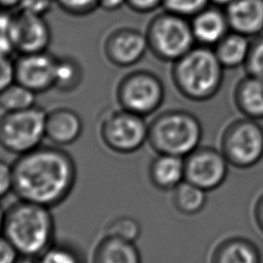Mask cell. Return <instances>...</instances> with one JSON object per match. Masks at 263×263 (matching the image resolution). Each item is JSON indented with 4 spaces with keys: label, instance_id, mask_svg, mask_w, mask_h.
Returning <instances> with one entry per match:
<instances>
[{
    "label": "cell",
    "instance_id": "cell-1",
    "mask_svg": "<svg viewBox=\"0 0 263 263\" xmlns=\"http://www.w3.org/2000/svg\"><path fill=\"white\" fill-rule=\"evenodd\" d=\"M13 189L18 199L49 209L63 203L77 180L73 157L59 146L40 145L13 161Z\"/></svg>",
    "mask_w": 263,
    "mask_h": 263
},
{
    "label": "cell",
    "instance_id": "cell-2",
    "mask_svg": "<svg viewBox=\"0 0 263 263\" xmlns=\"http://www.w3.org/2000/svg\"><path fill=\"white\" fill-rule=\"evenodd\" d=\"M54 219L50 209L18 199L5 210L2 235L20 255L39 257L54 242Z\"/></svg>",
    "mask_w": 263,
    "mask_h": 263
},
{
    "label": "cell",
    "instance_id": "cell-3",
    "mask_svg": "<svg viewBox=\"0 0 263 263\" xmlns=\"http://www.w3.org/2000/svg\"><path fill=\"white\" fill-rule=\"evenodd\" d=\"M172 64L173 83L184 98L205 102L219 92L225 69L212 47L195 44Z\"/></svg>",
    "mask_w": 263,
    "mask_h": 263
},
{
    "label": "cell",
    "instance_id": "cell-4",
    "mask_svg": "<svg viewBox=\"0 0 263 263\" xmlns=\"http://www.w3.org/2000/svg\"><path fill=\"white\" fill-rule=\"evenodd\" d=\"M202 138V125L191 112L181 109L166 110L148 123V144L160 154L186 157Z\"/></svg>",
    "mask_w": 263,
    "mask_h": 263
},
{
    "label": "cell",
    "instance_id": "cell-5",
    "mask_svg": "<svg viewBox=\"0 0 263 263\" xmlns=\"http://www.w3.org/2000/svg\"><path fill=\"white\" fill-rule=\"evenodd\" d=\"M145 33L149 50L163 62H176L196 44L190 18L167 10L153 16Z\"/></svg>",
    "mask_w": 263,
    "mask_h": 263
},
{
    "label": "cell",
    "instance_id": "cell-6",
    "mask_svg": "<svg viewBox=\"0 0 263 263\" xmlns=\"http://www.w3.org/2000/svg\"><path fill=\"white\" fill-rule=\"evenodd\" d=\"M46 112L34 106L0 116V147L16 156L39 147L45 138Z\"/></svg>",
    "mask_w": 263,
    "mask_h": 263
},
{
    "label": "cell",
    "instance_id": "cell-7",
    "mask_svg": "<svg viewBox=\"0 0 263 263\" xmlns=\"http://www.w3.org/2000/svg\"><path fill=\"white\" fill-rule=\"evenodd\" d=\"M221 151L229 164L250 168L263 158V127L257 120L243 117L230 122L221 137Z\"/></svg>",
    "mask_w": 263,
    "mask_h": 263
},
{
    "label": "cell",
    "instance_id": "cell-8",
    "mask_svg": "<svg viewBox=\"0 0 263 263\" xmlns=\"http://www.w3.org/2000/svg\"><path fill=\"white\" fill-rule=\"evenodd\" d=\"M165 88L162 80L148 70H137L126 74L118 83L116 99L123 110L146 117L162 105Z\"/></svg>",
    "mask_w": 263,
    "mask_h": 263
},
{
    "label": "cell",
    "instance_id": "cell-9",
    "mask_svg": "<svg viewBox=\"0 0 263 263\" xmlns=\"http://www.w3.org/2000/svg\"><path fill=\"white\" fill-rule=\"evenodd\" d=\"M104 145L118 154H130L140 150L148 140V123L145 117L119 109L109 113L100 125Z\"/></svg>",
    "mask_w": 263,
    "mask_h": 263
},
{
    "label": "cell",
    "instance_id": "cell-10",
    "mask_svg": "<svg viewBox=\"0 0 263 263\" xmlns=\"http://www.w3.org/2000/svg\"><path fill=\"white\" fill-rule=\"evenodd\" d=\"M228 165L221 150L198 147L185 157V180L205 191H212L225 182Z\"/></svg>",
    "mask_w": 263,
    "mask_h": 263
},
{
    "label": "cell",
    "instance_id": "cell-11",
    "mask_svg": "<svg viewBox=\"0 0 263 263\" xmlns=\"http://www.w3.org/2000/svg\"><path fill=\"white\" fill-rule=\"evenodd\" d=\"M149 49L146 33L129 27L113 30L105 39L104 51L114 66L127 68L140 62Z\"/></svg>",
    "mask_w": 263,
    "mask_h": 263
},
{
    "label": "cell",
    "instance_id": "cell-12",
    "mask_svg": "<svg viewBox=\"0 0 263 263\" xmlns=\"http://www.w3.org/2000/svg\"><path fill=\"white\" fill-rule=\"evenodd\" d=\"M57 59L47 50L20 54L14 61L15 81L36 93L53 88Z\"/></svg>",
    "mask_w": 263,
    "mask_h": 263
},
{
    "label": "cell",
    "instance_id": "cell-13",
    "mask_svg": "<svg viewBox=\"0 0 263 263\" xmlns=\"http://www.w3.org/2000/svg\"><path fill=\"white\" fill-rule=\"evenodd\" d=\"M51 31L42 15L18 10L13 18V42L18 54L47 50Z\"/></svg>",
    "mask_w": 263,
    "mask_h": 263
},
{
    "label": "cell",
    "instance_id": "cell-14",
    "mask_svg": "<svg viewBox=\"0 0 263 263\" xmlns=\"http://www.w3.org/2000/svg\"><path fill=\"white\" fill-rule=\"evenodd\" d=\"M224 10L230 31L249 38L263 34V0H233Z\"/></svg>",
    "mask_w": 263,
    "mask_h": 263
},
{
    "label": "cell",
    "instance_id": "cell-15",
    "mask_svg": "<svg viewBox=\"0 0 263 263\" xmlns=\"http://www.w3.org/2000/svg\"><path fill=\"white\" fill-rule=\"evenodd\" d=\"M195 43L214 47L230 31L224 8L210 4L190 18Z\"/></svg>",
    "mask_w": 263,
    "mask_h": 263
},
{
    "label": "cell",
    "instance_id": "cell-16",
    "mask_svg": "<svg viewBox=\"0 0 263 263\" xmlns=\"http://www.w3.org/2000/svg\"><path fill=\"white\" fill-rule=\"evenodd\" d=\"M83 132L79 114L70 108H55L46 113L45 138L53 145L66 147L75 143Z\"/></svg>",
    "mask_w": 263,
    "mask_h": 263
},
{
    "label": "cell",
    "instance_id": "cell-17",
    "mask_svg": "<svg viewBox=\"0 0 263 263\" xmlns=\"http://www.w3.org/2000/svg\"><path fill=\"white\" fill-rule=\"evenodd\" d=\"M148 177L156 189L173 191L185 180V158L157 153L149 164Z\"/></svg>",
    "mask_w": 263,
    "mask_h": 263
},
{
    "label": "cell",
    "instance_id": "cell-18",
    "mask_svg": "<svg viewBox=\"0 0 263 263\" xmlns=\"http://www.w3.org/2000/svg\"><path fill=\"white\" fill-rule=\"evenodd\" d=\"M233 101L245 117L263 119V78L246 74L234 87Z\"/></svg>",
    "mask_w": 263,
    "mask_h": 263
},
{
    "label": "cell",
    "instance_id": "cell-19",
    "mask_svg": "<svg viewBox=\"0 0 263 263\" xmlns=\"http://www.w3.org/2000/svg\"><path fill=\"white\" fill-rule=\"evenodd\" d=\"M261 252L257 245L241 236L228 237L214 249L211 263H261Z\"/></svg>",
    "mask_w": 263,
    "mask_h": 263
},
{
    "label": "cell",
    "instance_id": "cell-20",
    "mask_svg": "<svg viewBox=\"0 0 263 263\" xmlns=\"http://www.w3.org/2000/svg\"><path fill=\"white\" fill-rule=\"evenodd\" d=\"M91 263H142L136 242L104 235L97 243Z\"/></svg>",
    "mask_w": 263,
    "mask_h": 263
},
{
    "label": "cell",
    "instance_id": "cell-21",
    "mask_svg": "<svg viewBox=\"0 0 263 263\" xmlns=\"http://www.w3.org/2000/svg\"><path fill=\"white\" fill-rule=\"evenodd\" d=\"M251 38L229 31L214 47V51L224 69H235L245 66L250 48Z\"/></svg>",
    "mask_w": 263,
    "mask_h": 263
},
{
    "label": "cell",
    "instance_id": "cell-22",
    "mask_svg": "<svg viewBox=\"0 0 263 263\" xmlns=\"http://www.w3.org/2000/svg\"><path fill=\"white\" fill-rule=\"evenodd\" d=\"M206 192L195 184L184 180L173 190V204L183 215H196L206 204Z\"/></svg>",
    "mask_w": 263,
    "mask_h": 263
},
{
    "label": "cell",
    "instance_id": "cell-23",
    "mask_svg": "<svg viewBox=\"0 0 263 263\" xmlns=\"http://www.w3.org/2000/svg\"><path fill=\"white\" fill-rule=\"evenodd\" d=\"M82 78V67L75 59L71 57L57 59L54 69V88L63 92L73 91L80 85Z\"/></svg>",
    "mask_w": 263,
    "mask_h": 263
},
{
    "label": "cell",
    "instance_id": "cell-24",
    "mask_svg": "<svg viewBox=\"0 0 263 263\" xmlns=\"http://www.w3.org/2000/svg\"><path fill=\"white\" fill-rule=\"evenodd\" d=\"M36 92L14 81L0 92V108L4 112H13L36 106Z\"/></svg>",
    "mask_w": 263,
    "mask_h": 263
},
{
    "label": "cell",
    "instance_id": "cell-25",
    "mask_svg": "<svg viewBox=\"0 0 263 263\" xmlns=\"http://www.w3.org/2000/svg\"><path fill=\"white\" fill-rule=\"evenodd\" d=\"M142 232L140 222L127 215L112 219L105 227V235L120 238L126 241L136 242Z\"/></svg>",
    "mask_w": 263,
    "mask_h": 263
},
{
    "label": "cell",
    "instance_id": "cell-26",
    "mask_svg": "<svg viewBox=\"0 0 263 263\" xmlns=\"http://www.w3.org/2000/svg\"><path fill=\"white\" fill-rule=\"evenodd\" d=\"M39 263H85L80 251L66 242H53L39 257Z\"/></svg>",
    "mask_w": 263,
    "mask_h": 263
},
{
    "label": "cell",
    "instance_id": "cell-27",
    "mask_svg": "<svg viewBox=\"0 0 263 263\" xmlns=\"http://www.w3.org/2000/svg\"><path fill=\"white\" fill-rule=\"evenodd\" d=\"M210 0H163L164 10L191 18L209 6Z\"/></svg>",
    "mask_w": 263,
    "mask_h": 263
},
{
    "label": "cell",
    "instance_id": "cell-28",
    "mask_svg": "<svg viewBox=\"0 0 263 263\" xmlns=\"http://www.w3.org/2000/svg\"><path fill=\"white\" fill-rule=\"evenodd\" d=\"M13 18L6 9H0V53L11 55L15 52L13 42Z\"/></svg>",
    "mask_w": 263,
    "mask_h": 263
},
{
    "label": "cell",
    "instance_id": "cell-29",
    "mask_svg": "<svg viewBox=\"0 0 263 263\" xmlns=\"http://www.w3.org/2000/svg\"><path fill=\"white\" fill-rule=\"evenodd\" d=\"M243 67L247 74L263 78V34L252 40L250 52Z\"/></svg>",
    "mask_w": 263,
    "mask_h": 263
},
{
    "label": "cell",
    "instance_id": "cell-30",
    "mask_svg": "<svg viewBox=\"0 0 263 263\" xmlns=\"http://www.w3.org/2000/svg\"><path fill=\"white\" fill-rule=\"evenodd\" d=\"M59 7L71 15H86L99 7V0H55Z\"/></svg>",
    "mask_w": 263,
    "mask_h": 263
},
{
    "label": "cell",
    "instance_id": "cell-31",
    "mask_svg": "<svg viewBox=\"0 0 263 263\" xmlns=\"http://www.w3.org/2000/svg\"><path fill=\"white\" fill-rule=\"evenodd\" d=\"M15 81L14 61L10 55L0 53V92Z\"/></svg>",
    "mask_w": 263,
    "mask_h": 263
},
{
    "label": "cell",
    "instance_id": "cell-32",
    "mask_svg": "<svg viewBox=\"0 0 263 263\" xmlns=\"http://www.w3.org/2000/svg\"><path fill=\"white\" fill-rule=\"evenodd\" d=\"M55 0H22L18 10L44 16L50 11Z\"/></svg>",
    "mask_w": 263,
    "mask_h": 263
},
{
    "label": "cell",
    "instance_id": "cell-33",
    "mask_svg": "<svg viewBox=\"0 0 263 263\" xmlns=\"http://www.w3.org/2000/svg\"><path fill=\"white\" fill-rule=\"evenodd\" d=\"M13 189L12 164L0 159V199L4 198Z\"/></svg>",
    "mask_w": 263,
    "mask_h": 263
},
{
    "label": "cell",
    "instance_id": "cell-34",
    "mask_svg": "<svg viewBox=\"0 0 263 263\" xmlns=\"http://www.w3.org/2000/svg\"><path fill=\"white\" fill-rule=\"evenodd\" d=\"M126 5L136 12L150 13L163 5V0H127Z\"/></svg>",
    "mask_w": 263,
    "mask_h": 263
},
{
    "label": "cell",
    "instance_id": "cell-35",
    "mask_svg": "<svg viewBox=\"0 0 263 263\" xmlns=\"http://www.w3.org/2000/svg\"><path fill=\"white\" fill-rule=\"evenodd\" d=\"M20 253L3 235L0 236V263H16Z\"/></svg>",
    "mask_w": 263,
    "mask_h": 263
},
{
    "label": "cell",
    "instance_id": "cell-36",
    "mask_svg": "<svg viewBox=\"0 0 263 263\" xmlns=\"http://www.w3.org/2000/svg\"><path fill=\"white\" fill-rule=\"evenodd\" d=\"M254 218L258 228L263 232V194L257 199L254 206Z\"/></svg>",
    "mask_w": 263,
    "mask_h": 263
},
{
    "label": "cell",
    "instance_id": "cell-37",
    "mask_svg": "<svg viewBox=\"0 0 263 263\" xmlns=\"http://www.w3.org/2000/svg\"><path fill=\"white\" fill-rule=\"evenodd\" d=\"M127 0H99V8L106 11H114L126 5Z\"/></svg>",
    "mask_w": 263,
    "mask_h": 263
},
{
    "label": "cell",
    "instance_id": "cell-38",
    "mask_svg": "<svg viewBox=\"0 0 263 263\" xmlns=\"http://www.w3.org/2000/svg\"><path fill=\"white\" fill-rule=\"evenodd\" d=\"M22 0H0V8L1 9H12L14 7H20Z\"/></svg>",
    "mask_w": 263,
    "mask_h": 263
},
{
    "label": "cell",
    "instance_id": "cell-39",
    "mask_svg": "<svg viewBox=\"0 0 263 263\" xmlns=\"http://www.w3.org/2000/svg\"><path fill=\"white\" fill-rule=\"evenodd\" d=\"M16 263H39V259H38V257L21 255L20 258L17 259Z\"/></svg>",
    "mask_w": 263,
    "mask_h": 263
},
{
    "label": "cell",
    "instance_id": "cell-40",
    "mask_svg": "<svg viewBox=\"0 0 263 263\" xmlns=\"http://www.w3.org/2000/svg\"><path fill=\"white\" fill-rule=\"evenodd\" d=\"M233 0H210V3L222 8H225L228 4H230Z\"/></svg>",
    "mask_w": 263,
    "mask_h": 263
},
{
    "label": "cell",
    "instance_id": "cell-41",
    "mask_svg": "<svg viewBox=\"0 0 263 263\" xmlns=\"http://www.w3.org/2000/svg\"><path fill=\"white\" fill-rule=\"evenodd\" d=\"M4 218H5V210L0 204V236L3 233V227H4Z\"/></svg>",
    "mask_w": 263,
    "mask_h": 263
}]
</instances>
